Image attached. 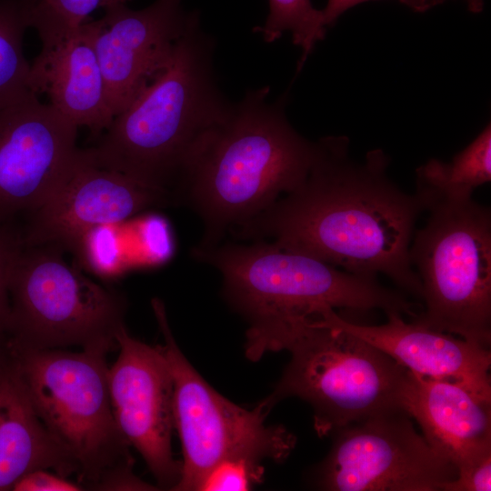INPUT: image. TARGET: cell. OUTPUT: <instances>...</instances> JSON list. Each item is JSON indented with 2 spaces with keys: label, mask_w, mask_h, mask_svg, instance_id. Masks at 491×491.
Here are the masks:
<instances>
[{
  "label": "cell",
  "mask_w": 491,
  "mask_h": 491,
  "mask_svg": "<svg viewBox=\"0 0 491 491\" xmlns=\"http://www.w3.org/2000/svg\"><path fill=\"white\" fill-rule=\"evenodd\" d=\"M131 0H29L30 27L41 43L62 39L85 24L97 8L126 4Z\"/></svg>",
  "instance_id": "22"
},
{
  "label": "cell",
  "mask_w": 491,
  "mask_h": 491,
  "mask_svg": "<svg viewBox=\"0 0 491 491\" xmlns=\"http://www.w3.org/2000/svg\"><path fill=\"white\" fill-rule=\"evenodd\" d=\"M491 454L457 469L456 477L447 483L444 491H490Z\"/></svg>",
  "instance_id": "27"
},
{
  "label": "cell",
  "mask_w": 491,
  "mask_h": 491,
  "mask_svg": "<svg viewBox=\"0 0 491 491\" xmlns=\"http://www.w3.org/2000/svg\"><path fill=\"white\" fill-rule=\"evenodd\" d=\"M119 223L92 227L80 237L71 251L85 268L104 279L118 277L128 270Z\"/></svg>",
  "instance_id": "24"
},
{
  "label": "cell",
  "mask_w": 491,
  "mask_h": 491,
  "mask_svg": "<svg viewBox=\"0 0 491 491\" xmlns=\"http://www.w3.org/2000/svg\"><path fill=\"white\" fill-rule=\"evenodd\" d=\"M213 41L199 24L177 43L165 69L85 149L100 167L169 195L228 103L213 68Z\"/></svg>",
  "instance_id": "3"
},
{
  "label": "cell",
  "mask_w": 491,
  "mask_h": 491,
  "mask_svg": "<svg viewBox=\"0 0 491 491\" xmlns=\"http://www.w3.org/2000/svg\"><path fill=\"white\" fill-rule=\"evenodd\" d=\"M269 13L266 23L257 30L264 40L272 43L285 32L292 35L293 43L300 47L299 68L305 64L316 43L326 31L322 10L314 7L311 0H268Z\"/></svg>",
  "instance_id": "21"
},
{
  "label": "cell",
  "mask_w": 491,
  "mask_h": 491,
  "mask_svg": "<svg viewBox=\"0 0 491 491\" xmlns=\"http://www.w3.org/2000/svg\"><path fill=\"white\" fill-rule=\"evenodd\" d=\"M192 255L219 271L225 299L249 326L315 316L324 306L417 316L404 294L385 287L375 276L341 270L272 242L195 246Z\"/></svg>",
  "instance_id": "6"
},
{
  "label": "cell",
  "mask_w": 491,
  "mask_h": 491,
  "mask_svg": "<svg viewBox=\"0 0 491 491\" xmlns=\"http://www.w3.org/2000/svg\"><path fill=\"white\" fill-rule=\"evenodd\" d=\"M270 89L248 91L231 104L187 163L175 193L201 218L199 248L220 244L227 232L251 220L307 175L316 144L288 122L285 97Z\"/></svg>",
  "instance_id": "2"
},
{
  "label": "cell",
  "mask_w": 491,
  "mask_h": 491,
  "mask_svg": "<svg viewBox=\"0 0 491 491\" xmlns=\"http://www.w3.org/2000/svg\"><path fill=\"white\" fill-rule=\"evenodd\" d=\"M30 401L56 442L77 466L84 490H159L134 473L130 445L121 433L108 389L106 346L81 352L31 349L0 341Z\"/></svg>",
  "instance_id": "5"
},
{
  "label": "cell",
  "mask_w": 491,
  "mask_h": 491,
  "mask_svg": "<svg viewBox=\"0 0 491 491\" xmlns=\"http://www.w3.org/2000/svg\"><path fill=\"white\" fill-rule=\"evenodd\" d=\"M172 198L121 173L95 165L85 149L56 189L28 215L26 246L52 245L72 251L92 227L125 221Z\"/></svg>",
  "instance_id": "14"
},
{
  "label": "cell",
  "mask_w": 491,
  "mask_h": 491,
  "mask_svg": "<svg viewBox=\"0 0 491 491\" xmlns=\"http://www.w3.org/2000/svg\"><path fill=\"white\" fill-rule=\"evenodd\" d=\"M29 87L37 96L46 95L55 110L93 135H101L114 118L88 22L42 44L30 63Z\"/></svg>",
  "instance_id": "17"
},
{
  "label": "cell",
  "mask_w": 491,
  "mask_h": 491,
  "mask_svg": "<svg viewBox=\"0 0 491 491\" xmlns=\"http://www.w3.org/2000/svg\"><path fill=\"white\" fill-rule=\"evenodd\" d=\"M491 180V127L482 132L451 162L431 159L416 169V191L423 205L433 200L472 198Z\"/></svg>",
  "instance_id": "19"
},
{
  "label": "cell",
  "mask_w": 491,
  "mask_h": 491,
  "mask_svg": "<svg viewBox=\"0 0 491 491\" xmlns=\"http://www.w3.org/2000/svg\"><path fill=\"white\" fill-rule=\"evenodd\" d=\"M316 144L304 181L231 232L237 239H268L351 273L385 274L422 298L409 257L415 225L425 211L419 197L388 177L389 159L382 150L356 162L349 156L346 136Z\"/></svg>",
  "instance_id": "1"
},
{
  "label": "cell",
  "mask_w": 491,
  "mask_h": 491,
  "mask_svg": "<svg viewBox=\"0 0 491 491\" xmlns=\"http://www.w3.org/2000/svg\"><path fill=\"white\" fill-rule=\"evenodd\" d=\"M369 0H327L322 10L326 26L332 25L336 19L349 8ZM416 12H425L445 0H398Z\"/></svg>",
  "instance_id": "29"
},
{
  "label": "cell",
  "mask_w": 491,
  "mask_h": 491,
  "mask_svg": "<svg viewBox=\"0 0 491 491\" xmlns=\"http://www.w3.org/2000/svg\"><path fill=\"white\" fill-rule=\"evenodd\" d=\"M286 350L291 358L274 390L257 406L266 413L287 397L307 402L319 436L351 423L400 407L408 370L363 339L299 316L248 327L246 356L259 360Z\"/></svg>",
  "instance_id": "4"
},
{
  "label": "cell",
  "mask_w": 491,
  "mask_h": 491,
  "mask_svg": "<svg viewBox=\"0 0 491 491\" xmlns=\"http://www.w3.org/2000/svg\"><path fill=\"white\" fill-rule=\"evenodd\" d=\"M262 465L247 459H227L216 465L205 477L203 491L249 490L261 480Z\"/></svg>",
  "instance_id": "25"
},
{
  "label": "cell",
  "mask_w": 491,
  "mask_h": 491,
  "mask_svg": "<svg viewBox=\"0 0 491 491\" xmlns=\"http://www.w3.org/2000/svg\"><path fill=\"white\" fill-rule=\"evenodd\" d=\"M468 8L473 13L481 12L483 9V0H466Z\"/></svg>",
  "instance_id": "30"
},
{
  "label": "cell",
  "mask_w": 491,
  "mask_h": 491,
  "mask_svg": "<svg viewBox=\"0 0 491 491\" xmlns=\"http://www.w3.org/2000/svg\"><path fill=\"white\" fill-rule=\"evenodd\" d=\"M115 338L119 354L107 372L115 422L145 460L156 486L174 490L181 462L172 451L174 383L168 362L158 345L150 346L132 337L125 326Z\"/></svg>",
  "instance_id": "11"
},
{
  "label": "cell",
  "mask_w": 491,
  "mask_h": 491,
  "mask_svg": "<svg viewBox=\"0 0 491 491\" xmlns=\"http://www.w3.org/2000/svg\"><path fill=\"white\" fill-rule=\"evenodd\" d=\"M316 468L315 486L327 491H444L456 467L437 454L403 409L336 430Z\"/></svg>",
  "instance_id": "10"
},
{
  "label": "cell",
  "mask_w": 491,
  "mask_h": 491,
  "mask_svg": "<svg viewBox=\"0 0 491 491\" xmlns=\"http://www.w3.org/2000/svg\"><path fill=\"white\" fill-rule=\"evenodd\" d=\"M84 488L57 473L47 469H35L24 475L11 491H80Z\"/></svg>",
  "instance_id": "28"
},
{
  "label": "cell",
  "mask_w": 491,
  "mask_h": 491,
  "mask_svg": "<svg viewBox=\"0 0 491 491\" xmlns=\"http://www.w3.org/2000/svg\"><path fill=\"white\" fill-rule=\"evenodd\" d=\"M77 128L30 93L0 110V223L41 206L70 170Z\"/></svg>",
  "instance_id": "12"
},
{
  "label": "cell",
  "mask_w": 491,
  "mask_h": 491,
  "mask_svg": "<svg viewBox=\"0 0 491 491\" xmlns=\"http://www.w3.org/2000/svg\"><path fill=\"white\" fill-rule=\"evenodd\" d=\"M400 407L416 420L428 445L456 470L491 454V398L464 383L408 371Z\"/></svg>",
  "instance_id": "16"
},
{
  "label": "cell",
  "mask_w": 491,
  "mask_h": 491,
  "mask_svg": "<svg viewBox=\"0 0 491 491\" xmlns=\"http://www.w3.org/2000/svg\"><path fill=\"white\" fill-rule=\"evenodd\" d=\"M57 246L24 245L13 266L6 339L31 349H117L125 299L72 266Z\"/></svg>",
  "instance_id": "8"
},
{
  "label": "cell",
  "mask_w": 491,
  "mask_h": 491,
  "mask_svg": "<svg viewBox=\"0 0 491 491\" xmlns=\"http://www.w3.org/2000/svg\"><path fill=\"white\" fill-rule=\"evenodd\" d=\"M123 251L127 268L155 266L165 262L172 253L166 222L158 215L119 223Z\"/></svg>",
  "instance_id": "23"
},
{
  "label": "cell",
  "mask_w": 491,
  "mask_h": 491,
  "mask_svg": "<svg viewBox=\"0 0 491 491\" xmlns=\"http://www.w3.org/2000/svg\"><path fill=\"white\" fill-rule=\"evenodd\" d=\"M317 315L326 324L378 348L412 373L456 380L491 398L489 348L415 321L406 323L397 312L386 313L388 320L380 326L349 322L328 306L320 308Z\"/></svg>",
  "instance_id": "15"
},
{
  "label": "cell",
  "mask_w": 491,
  "mask_h": 491,
  "mask_svg": "<svg viewBox=\"0 0 491 491\" xmlns=\"http://www.w3.org/2000/svg\"><path fill=\"white\" fill-rule=\"evenodd\" d=\"M35 469H52L65 477L78 470L37 416L0 344V491H11L18 479Z\"/></svg>",
  "instance_id": "18"
},
{
  "label": "cell",
  "mask_w": 491,
  "mask_h": 491,
  "mask_svg": "<svg viewBox=\"0 0 491 491\" xmlns=\"http://www.w3.org/2000/svg\"><path fill=\"white\" fill-rule=\"evenodd\" d=\"M23 246L22 232L10 226V223H0V341L5 337L9 324V278Z\"/></svg>",
  "instance_id": "26"
},
{
  "label": "cell",
  "mask_w": 491,
  "mask_h": 491,
  "mask_svg": "<svg viewBox=\"0 0 491 491\" xmlns=\"http://www.w3.org/2000/svg\"><path fill=\"white\" fill-rule=\"evenodd\" d=\"M174 383V424L182 446L181 476L175 491H197L219 463L242 458L260 463L283 462L296 438L282 426H266V414L256 406L243 408L215 391L193 367L177 346L164 303L152 300Z\"/></svg>",
  "instance_id": "9"
},
{
  "label": "cell",
  "mask_w": 491,
  "mask_h": 491,
  "mask_svg": "<svg viewBox=\"0 0 491 491\" xmlns=\"http://www.w3.org/2000/svg\"><path fill=\"white\" fill-rule=\"evenodd\" d=\"M88 22L112 113L127 107L165 69L179 40L199 24L182 0H155L140 10L109 6Z\"/></svg>",
  "instance_id": "13"
},
{
  "label": "cell",
  "mask_w": 491,
  "mask_h": 491,
  "mask_svg": "<svg viewBox=\"0 0 491 491\" xmlns=\"http://www.w3.org/2000/svg\"><path fill=\"white\" fill-rule=\"evenodd\" d=\"M424 206L428 218L409 248L425 302L414 321L490 348V209L473 198Z\"/></svg>",
  "instance_id": "7"
},
{
  "label": "cell",
  "mask_w": 491,
  "mask_h": 491,
  "mask_svg": "<svg viewBox=\"0 0 491 491\" xmlns=\"http://www.w3.org/2000/svg\"><path fill=\"white\" fill-rule=\"evenodd\" d=\"M28 5L29 0H0V110L33 93L23 51Z\"/></svg>",
  "instance_id": "20"
}]
</instances>
